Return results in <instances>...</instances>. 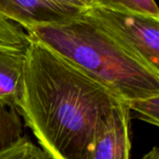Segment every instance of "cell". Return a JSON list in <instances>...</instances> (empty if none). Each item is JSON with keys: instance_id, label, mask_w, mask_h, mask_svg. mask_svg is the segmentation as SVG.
<instances>
[{"instance_id": "obj_5", "label": "cell", "mask_w": 159, "mask_h": 159, "mask_svg": "<svg viewBox=\"0 0 159 159\" xmlns=\"http://www.w3.org/2000/svg\"><path fill=\"white\" fill-rule=\"evenodd\" d=\"M130 119L131 111L124 102L116 110L86 159H130Z\"/></svg>"}, {"instance_id": "obj_11", "label": "cell", "mask_w": 159, "mask_h": 159, "mask_svg": "<svg viewBox=\"0 0 159 159\" xmlns=\"http://www.w3.org/2000/svg\"><path fill=\"white\" fill-rule=\"evenodd\" d=\"M0 159H50L31 140L23 138L12 147L0 152Z\"/></svg>"}, {"instance_id": "obj_3", "label": "cell", "mask_w": 159, "mask_h": 159, "mask_svg": "<svg viewBox=\"0 0 159 159\" xmlns=\"http://www.w3.org/2000/svg\"><path fill=\"white\" fill-rule=\"evenodd\" d=\"M87 11L124 48L159 73V19L97 5Z\"/></svg>"}, {"instance_id": "obj_4", "label": "cell", "mask_w": 159, "mask_h": 159, "mask_svg": "<svg viewBox=\"0 0 159 159\" xmlns=\"http://www.w3.org/2000/svg\"><path fill=\"white\" fill-rule=\"evenodd\" d=\"M82 13L49 0H0V14L24 29L62 22Z\"/></svg>"}, {"instance_id": "obj_6", "label": "cell", "mask_w": 159, "mask_h": 159, "mask_svg": "<svg viewBox=\"0 0 159 159\" xmlns=\"http://www.w3.org/2000/svg\"><path fill=\"white\" fill-rule=\"evenodd\" d=\"M26 49L0 47V102L17 110L21 95Z\"/></svg>"}, {"instance_id": "obj_7", "label": "cell", "mask_w": 159, "mask_h": 159, "mask_svg": "<svg viewBox=\"0 0 159 159\" xmlns=\"http://www.w3.org/2000/svg\"><path fill=\"white\" fill-rule=\"evenodd\" d=\"M23 136L21 118L18 111L0 102V152L15 145Z\"/></svg>"}, {"instance_id": "obj_10", "label": "cell", "mask_w": 159, "mask_h": 159, "mask_svg": "<svg viewBox=\"0 0 159 159\" xmlns=\"http://www.w3.org/2000/svg\"><path fill=\"white\" fill-rule=\"evenodd\" d=\"M136 117L153 126H159V95L139 99L127 103Z\"/></svg>"}, {"instance_id": "obj_9", "label": "cell", "mask_w": 159, "mask_h": 159, "mask_svg": "<svg viewBox=\"0 0 159 159\" xmlns=\"http://www.w3.org/2000/svg\"><path fill=\"white\" fill-rule=\"evenodd\" d=\"M31 39L27 33L15 22L6 19L0 14V47L25 50Z\"/></svg>"}, {"instance_id": "obj_8", "label": "cell", "mask_w": 159, "mask_h": 159, "mask_svg": "<svg viewBox=\"0 0 159 159\" xmlns=\"http://www.w3.org/2000/svg\"><path fill=\"white\" fill-rule=\"evenodd\" d=\"M94 5L113 10L145 15L159 19V10L155 0H95Z\"/></svg>"}, {"instance_id": "obj_2", "label": "cell", "mask_w": 159, "mask_h": 159, "mask_svg": "<svg viewBox=\"0 0 159 159\" xmlns=\"http://www.w3.org/2000/svg\"><path fill=\"white\" fill-rule=\"evenodd\" d=\"M37 41L122 101L159 95V73L124 48L88 11L62 22L25 28Z\"/></svg>"}, {"instance_id": "obj_13", "label": "cell", "mask_w": 159, "mask_h": 159, "mask_svg": "<svg viewBox=\"0 0 159 159\" xmlns=\"http://www.w3.org/2000/svg\"><path fill=\"white\" fill-rule=\"evenodd\" d=\"M79 1L85 3V4H86L87 6H89V7H92V6L94 5V3H95V0H79Z\"/></svg>"}, {"instance_id": "obj_12", "label": "cell", "mask_w": 159, "mask_h": 159, "mask_svg": "<svg viewBox=\"0 0 159 159\" xmlns=\"http://www.w3.org/2000/svg\"><path fill=\"white\" fill-rule=\"evenodd\" d=\"M142 159H159V150L157 146H155L152 150H150Z\"/></svg>"}, {"instance_id": "obj_1", "label": "cell", "mask_w": 159, "mask_h": 159, "mask_svg": "<svg viewBox=\"0 0 159 159\" xmlns=\"http://www.w3.org/2000/svg\"><path fill=\"white\" fill-rule=\"evenodd\" d=\"M122 102L108 88L31 40L17 111L49 158H87Z\"/></svg>"}]
</instances>
